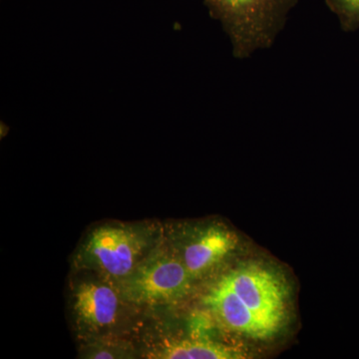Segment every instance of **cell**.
<instances>
[{"instance_id":"cell-9","label":"cell","mask_w":359,"mask_h":359,"mask_svg":"<svg viewBox=\"0 0 359 359\" xmlns=\"http://www.w3.org/2000/svg\"><path fill=\"white\" fill-rule=\"evenodd\" d=\"M85 347L84 358H132L133 347L121 339H111L110 335L96 337Z\"/></svg>"},{"instance_id":"cell-10","label":"cell","mask_w":359,"mask_h":359,"mask_svg":"<svg viewBox=\"0 0 359 359\" xmlns=\"http://www.w3.org/2000/svg\"><path fill=\"white\" fill-rule=\"evenodd\" d=\"M325 4L339 18L344 32L359 30V0H325Z\"/></svg>"},{"instance_id":"cell-6","label":"cell","mask_w":359,"mask_h":359,"mask_svg":"<svg viewBox=\"0 0 359 359\" xmlns=\"http://www.w3.org/2000/svg\"><path fill=\"white\" fill-rule=\"evenodd\" d=\"M237 245L235 233L221 224H212L194 231L181 249L172 248L195 280L216 268Z\"/></svg>"},{"instance_id":"cell-2","label":"cell","mask_w":359,"mask_h":359,"mask_svg":"<svg viewBox=\"0 0 359 359\" xmlns=\"http://www.w3.org/2000/svg\"><path fill=\"white\" fill-rule=\"evenodd\" d=\"M223 21L238 58L269 48L299 0H205Z\"/></svg>"},{"instance_id":"cell-1","label":"cell","mask_w":359,"mask_h":359,"mask_svg":"<svg viewBox=\"0 0 359 359\" xmlns=\"http://www.w3.org/2000/svg\"><path fill=\"white\" fill-rule=\"evenodd\" d=\"M162 242L156 224L112 223L97 226L80 245L74 262L77 269L95 273L115 285Z\"/></svg>"},{"instance_id":"cell-5","label":"cell","mask_w":359,"mask_h":359,"mask_svg":"<svg viewBox=\"0 0 359 359\" xmlns=\"http://www.w3.org/2000/svg\"><path fill=\"white\" fill-rule=\"evenodd\" d=\"M124 304L114 285L100 280H84L73 292V311L80 332L92 339L110 335L119 323Z\"/></svg>"},{"instance_id":"cell-8","label":"cell","mask_w":359,"mask_h":359,"mask_svg":"<svg viewBox=\"0 0 359 359\" xmlns=\"http://www.w3.org/2000/svg\"><path fill=\"white\" fill-rule=\"evenodd\" d=\"M146 358L154 359H241L245 354L219 342L200 339L164 340L151 347Z\"/></svg>"},{"instance_id":"cell-4","label":"cell","mask_w":359,"mask_h":359,"mask_svg":"<svg viewBox=\"0 0 359 359\" xmlns=\"http://www.w3.org/2000/svg\"><path fill=\"white\" fill-rule=\"evenodd\" d=\"M222 280L263 321L273 337L280 332L287 320L289 292L276 271L259 264H245Z\"/></svg>"},{"instance_id":"cell-7","label":"cell","mask_w":359,"mask_h":359,"mask_svg":"<svg viewBox=\"0 0 359 359\" xmlns=\"http://www.w3.org/2000/svg\"><path fill=\"white\" fill-rule=\"evenodd\" d=\"M204 302L229 330L254 339L273 337L263 321L238 299L222 278L205 294Z\"/></svg>"},{"instance_id":"cell-3","label":"cell","mask_w":359,"mask_h":359,"mask_svg":"<svg viewBox=\"0 0 359 359\" xmlns=\"http://www.w3.org/2000/svg\"><path fill=\"white\" fill-rule=\"evenodd\" d=\"M193 282L178 254L162 241L115 287L130 306H157L185 297Z\"/></svg>"}]
</instances>
